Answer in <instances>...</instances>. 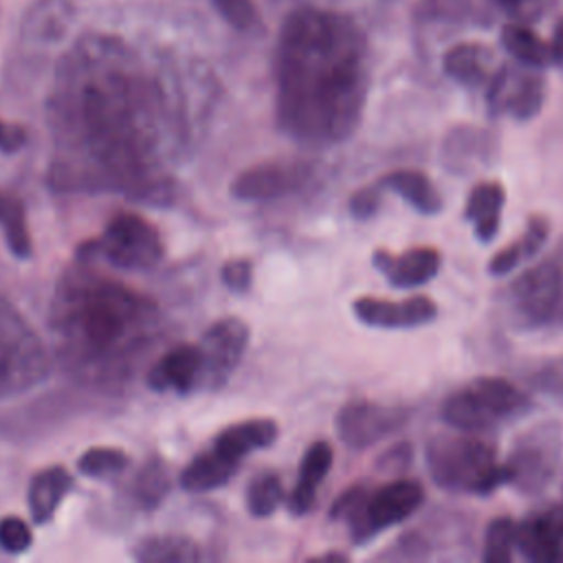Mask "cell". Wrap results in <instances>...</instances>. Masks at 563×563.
I'll return each mask as SVG.
<instances>
[{
  "label": "cell",
  "mask_w": 563,
  "mask_h": 563,
  "mask_svg": "<svg viewBox=\"0 0 563 563\" xmlns=\"http://www.w3.org/2000/svg\"><path fill=\"white\" fill-rule=\"evenodd\" d=\"M563 462V427L556 420H543L521 431L504 462L508 484L523 495H537L559 475Z\"/></svg>",
  "instance_id": "obj_8"
},
{
  "label": "cell",
  "mask_w": 563,
  "mask_h": 563,
  "mask_svg": "<svg viewBox=\"0 0 563 563\" xmlns=\"http://www.w3.org/2000/svg\"><path fill=\"white\" fill-rule=\"evenodd\" d=\"M222 284L233 292H246L253 284V264L249 260H229L220 271Z\"/></svg>",
  "instance_id": "obj_37"
},
{
  "label": "cell",
  "mask_w": 563,
  "mask_h": 563,
  "mask_svg": "<svg viewBox=\"0 0 563 563\" xmlns=\"http://www.w3.org/2000/svg\"><path fill=\"white\" fill-rule=\"evenodd\" d=\"M279 128L310 147L341 143L361 123L369 51L358 24L336 11L301 7L279 33L275 57Z\"/></svg>",
  "instance_id": "obj_2"
},
{
  "label": "cell",
  "mask_w": 563,
  "mask_h": 563,
  "mask_svg": "<svg viewBox=\"0 0 563 563\" xmlns=\"http://www.w3.org/2000/svg\"><path fill=\"white\" fill-rule=\"evenodd\" d=\"M499 40H501V46L506 48V53L528 68L539 70V68H545L548 64H552L550 44H545L532 29H528L523 24H517V22L504 24Z\"/></svg>",
  "instance_id": "obj_29"
},
{
  "label": "cell",
  "mask_w": 563,
  "mask_h": 563,
  "mask_svg": "<svg viewBox=\"0 0 563 563\" xmlns=\"http://www.w3.org/2000/svg\"><path fill=\"white\" fill-rule=\"evenodd\" d=\"M424 501L416 479H391L374 490L363 484L347 488L330 508V517L345 521L356 545L367 543L385 528L409 519Z\"/></svg>",
  "instance_id": "obj_5"
},
{
  "label": "cell",
  "mask_w": 563,
  "mask_h": 563,
  "mask_svg": "<svg viewBox=\"0 0 563 563\" xmlns=\"http://www.w3.org/2000/svg\"><path fill=\"white\" fill-rule=\"evenodd\" d=\"M312 169L299 161H266L240 172L231 183V196L238 200H273L301 189Z\"/></svg>",
  "instance_id": "obj_14"
},
{
  "label": "cell",
  "mask_w": 563,
  "mask_h": 563,
  "mask_svg": "<svg viewBox=\"0 0 563 563\" xmlns=\"http://www.w3.org/2000/svg\"><path fill=\"white\" fill-rule=\"evenodd\" d=\"M530 409V398L501 376H477L468 385L451 391L442 405V420L466 433L486 431L504 420H512Z\"/></svg>",
  "instance_id": "obj_6"
},
{
  "label": "cell",
  "mask_w": 563,
  "mask_h": 563,
  "mask_svg": "<svg viewBox=\"0 0 563 563\" xmlns=\"http://www.w3.org/2000/svg\"><path fill=\"white\" fill-rule=\"evenodd\" d=\"M499 152V141L493 130L457 123L440 143V163L455 176H473L493 165Z\"/></svg>",
  "instance_id": "obj_15"
},
{
  "label": "cell",
  "mask_w": 563,
  "mask_h": 563,
  "mask_svg": "<svg viewBox=\"0 0 563 563\" xmlns=\"http://www.w3.org/2000/svg\"><path fill=\"white\" fill-rule=\"evenodd\" d=\"M493 2L499 4V7H506V9H517V7H523V4H528L532 0H493Z\"/></svg>",
  "instance_id": "obj_42"
},
{
  "label": "cell",
  "mask_w": 563,
  "mask_h": 563,
  "mask_svg": "<svg viewBox=\"0 0 563 563\" xmlns=\"http://www.w3.org/2000/svg\"><path fill=\"white\" fill-rule=\"evenodd\" d=\"M330 466H332V446L325 440L312 442L301 457L299 477L286 499V506L292 515L299 517L312 510L317 499V488L325 479Z\"/></svg>",
  "instance_id": "obj_20"
},
{
  "label": "cell",
  "mask_w": 563,
  "mask_h": 563,
  "mask_svg": "<svg viewBox=\"0 0 563 563\" xmlns=\"http://www.w3.org/2000/svg\"><path fill=\"white\" fill-rule=\"evenodd\" d=\"M132 556L141 563H194L205 552L200 543L185 534H150L134 545Z\"/></svg>",
  "instance_id": "obj_28"
},
{
  "label": "cell",
  "mask_w": 563,
  "mask_h": 563,
  "mask_svg": "<svg viewBox=\"0 0 563 563\" xmlns=\"http://www.w3.org/2000/svg\"><path fill=\"white\" fill-rule=\"evenodd\" d=\"M550 53H552V64L563 68V18L554 26V35L550 42Z\"/></svg>",
  "instance_id": "obj_41"
},
{
  "label": "cell",
  "mask_w": 563,
  "mask_h": 563,
  "mask_svg": "<svg viewBox=\"0 0 563 563\" xmlns=\"http://www.w3.org/2000/svg\"><path fill=\"white\" fill-rule=\"evenodd\" d=\"M517 550L523 559L550 563L563 554V508L552 506L517 523Z\"/></svg>",
  "instance_id": "obj_18"
},
{
  "label": "cell",
  "mask_w": 563,
  "mask_h": 563,
  "mask_svg": "<svg viewBox=\"0 0 563 563\" xmlns=\"http://www.w3.org/2000/svg\"><path fill=\"white\" fill-rule=\"evenodd\" d=\"M33 532L22 517L9 515L0 519V550L9 554H22L31 548Z\"/></svg>",
  "instance_id": "obj_35"
},
{
  "label": "cell",
  "mask_w": 563,
  "mask_h": 563,
  "mask_svg": "<svg viewBox=\"0 0 563 563\" xmlns=\"http://www.w3.org/2000/svg\"><path fill=\"white\" fill-rule=\"evenodd\" d=\"M249 336L251 330L240 317H224L211 323L198 343L202 356L200 385L211 389L222 387L240 365L249 345Z\"/></svg>",
  "instance_id": "obj_12"
},
{
  "label": "cell",
  "mask_w": 563,
  "mask_h": 563,
  "mask_svg": "<svg viewBox=\"0 0 563 563\" xmlns=\"http://www.w3.org/2000/svg\"><path fill=\"white\" fill-rule=\"evenodd\" d=\"M26 143V130L20 123L2 121L0 119V152L2 154H15Z\"/></svg>",
  "instance_id": "obj_39"
},
{
  "label": "cell",
  "mask_w": 563,
  "mask_h": 563,
  "mask_svg": "<svg viewBox=\"0 0 563 563\" xmlns=\"http://www.w3.org/2000/svg\"><path fill=\"white\" fill-rule=\"evenodd\" d=\"M90 251L128 271H147L163 257V240L152 222L139 213L114 216Z\"/></svg>",
  "instance_id": "obj_9"
},
{
  "label": "cell",
  "mask_w": 563,
  "mask_h": 563,
  "mask_svg": "<svg viewBox=\"0 0 563 563\" xmlns=\"http://www.w3.org/2000/svg\"><path fill=\"white\" fill-rule=\"evenodd\" d=\"M440 251L433 246H413L400 255L378 249L372 255V264L394 288H416L429 284L440 273Z\"/></svg>",
  "instance_id": "obj_17"
},
{
  "label": "cell",
  "mask_w": 563,
  "mask_h": 563,
  "mask_svg": "<svg viewBox=\"0 0 563 563\" xmlns=\"http://www.w3.org/2000/svg\"><path fill=\"white\" fill-rule=\"evenodd\" d=\"M354 317L369 325L383 330L420 328L438 319V306L424 295H413L405 301H387L378 297H358L352 303Z\"/></svg>",
  "instance_id": "obj_16"
},
{
  "label": "cell",
  "mask_w": 563,
  "mask_h": 563,
  "mask_svg": "<svg viewBox=\"0 0 563 563\" xmlns=\"http://www.w3.org/2000/svg\"><path fill=\"white\" fill-rule=\"evenodd\" d=\"M0 227L4 233V242L9 251L18 260H26L33 253V242L31 233L26 227V216H24V205L18 196L0 191Z\"/></svg>",
  "instance_id": "obj_30"
},
{
  "label": "cell",
  "mask_w": 563,
  "mask_h": 563,
  "mask_svg": "<svg viewBox=\"0 0 563 563\" xmlns=\"http://www.w3.org/2000/svg\"><path fill=\"white\" fill-rule=\"evenodd\" d=\"M411 418L402 405H383L372 400H352L334 418L339 440L350 449H369L380 440L398 433Z\"/></svg>",
  "instance_id": "obj_11"
},
{
  "label": "cell",
  "mask_w": 563,
  "mask_h": 563,
  "mask_svg": "<svg viewBox=\"0 0 563 563\" xmlns=\"http://www.w3.org/2000/svg\"><path fill=\"white\" fill-rule=\"evenodd\" d=\"M380 207V187H363L350 198V213L356 220H369Z\"/></svg>",
  "instance_id": "obj_38"
},
{
  "label": "cell",
  "mask_w": 563,
  "mask_h": 563,
  "mask_svg": "<svg viewBox=\"0 0 563 563\" xmlns=\"http://www.w3.org/2000/svg\"><path fill=\"white\" fill-rule=\"evenodd\" d=\"M504 205L506 189L497 180H482L471 189L464 205V218L473 224L479 242H493L497 238Z\"/></svg>",
  "instance_id": "obj_23"
},
{
  "label": "cell",
  "mask_w": 563,
  "mask_h": 563,
  "mask_svg": "<svg viewBox=\"0 0 563 563\" xmlns=\"http://www.w3.org/2000/svg\"><path fill=\"white\" fill-rule=\"evenodd\" d=\"M442 70L464 88L488 86L493 77V51L477 42H462L442 55Z\"/></svg>",
  "instance_id": "obj_21"
},
{
  "label": "cell",
  "mask_w": 563,
  "mask_h": 563,
  "mask_svg": "<svg viewBox=\"0 0 563 563\" xmlns=\"http://www.w3.org/2000/svg\"><path fill=\"white\" fill-rule=\"evenodd\" d=\"M218 13L235 29H251L257 24V11L251 0H213Z\"/></svg>",
  "instance_id": "obj_36"
},
{
  "label": "cell",
  "mask_w": 563,
  "mask_h": 563,
  "mask_svg": "<svg viewBox=\"0 0 563 563\" xmlns=\"http://www.w3.org/2000/svg\"><path fill=\"white\" fill-rule=\"evenodd\" d=\"M167 490H169V477H167L165 464L161 460H147L134 477V484H132L134 499L145 508H154L156 504H161Z\"/></svg>",
  "instance_id": "obj_32"
},
{
  "label": "cell",
  "mask_w": 563,
  "mask_h": 563,
  "mask_svg": "<svg viewBox=\"0 0 563 563\" xmlns=\"http://www.w3.org/2000/svg\"><path fill=\"white\" fill-rule=\"evenodd\" d=\"M512 308L528 328L563 323V264L543 260L515 277L510 286Z\"/></svg>",
  "instance_id": "obj_10"
},
{
  "label": "cell",
  "mask_w": 563,
  "mask_h": 563,
  "mask_svg": "<svg viewBox=\"0 0 563 563\" xmlns=\"http://www.w3.org/2000/svg\"><path fill=\"white\" fill-rule=\"evenodd\" d=\"M161 314L139 290L92 271H68L51 303V336L77 378L114 387L130 378L156 341Z\"/></svg>",
  "instance_id": "obj_3"
},
{
  "label": "cell",
  "mask_w": 563,
  "mask_h": 563,
  "mask_svg": "<svg viewBox=\"0 0 563 563\" xmlns=\"http://www.w3.org/2000/svg\"><path fill=\"white\" fill-rule=\"evenodd\" d=\"M48 374V356L31 325L0 299V398L37 385Z\"/></svg>",
  "instance_id": "obj_7"
},
{
  "label": "cell",
  "mask_w": 563,
  "mask_h": 563,
  "mask_svg": "<svg viewBox=\"0 0 563 563\" xmlns=\"http://www.w3.org/2000/svg\"><path fill=\"white\" fill-rule=\"evenodd\" d=\"M202 378V356L198 345L180 343L169 347L147 372V385L154 391L187 394Z\"/></svg>",
  "instance_id": "obj_19"
},
{
  "label": "cell",
  "mask_w": 563,
  "mask_h": 563,
  "mask_svg": "<svg viewBox=\"0 0 563 563\" xmlns=\"http://www.w3.org/2000/svg\"><path fill=\"white\" fill-rule=\"evenodd\" d=\"M545 101V81L539 73L501 66L493 73L486 90L490 114L512 117L517 121L534 119Z\"/></svg>",
  "instance_id": "obj_13"
},
{
  "label": "cell",
  "mask_w": 563,
  "mask_h": 563,
  "mask_svg": "<svg viewBox=\"0 0 563 563\" xmlns=\"http://www.w3.org/2000/svg\"><path fill=\"white\" fill-rule=\"evenodd\" d=\"M541 385H543V389H550V391L563 396V365L543 369V374H541Z\"/></svg>",
  "instance_id": "obj_40"
},
{
  "label": "cell",
  "mask_w": 563,
  "mask_h": 563,
  "mask_svg": "<svg viewBox=\"0 0 563 563\" xmlns=\"http://www.w3.org/2000/svg\"><path fill=\"white\" fill-rule=\"evenodd\" d=\"M277 440V424L275 420L268 418H255V420H244V422H235L229 424L227 429H222L216 440H213V449H218L220 453H224L227 457L242 462L249 453L257 451V449H266Z\"/></svg>",
  "instance_id": "obj_24"
},
{
  "label": "cell",
  "mask_w": 563,
  "mask_h": 563,
  "mask_svg": "<svg viewBox=\"0 0 563 563\" xmlns=\"http://www.w3.org/2000/svg\"><path fill=\"white\" fill-rule=\"evenodd\" d=\"M70 488H73V475L64 466L55 464L37 471L31 477L29 490H26L31 519L35 523H48L55 517L59 504L70 493Z\"/></svg>",
  "instance_id": "obj_22"
},
{
  "label": "cell",
  "mask_w": 563,
  "mask_h": 563,
  "mask_svg": "<svg viewBox=\"0 0 563 563\" xmlns=\"http://www.w3.org/2000/svg\"><path fill=\"white\" fill-rule=\"evenodd\" d=\"M550 235V222L543 216H532L526 222V231L510 244H506L504 249H499L490 262H488V273L495 277H504L510 271H515L521 262L534 257L541 246L545 244Z\"/></svg>",
  "instance_id": "obj_26"
},
{
  "label": "cell",
  "mask_w": 563,
  "mask_h": 563,
  "mask_svg": "<svg viewBox=\"0 0 563 563\" xmlns=\"http://www.w3.org/2000/svg\"><path fill=\"white\" fill-rule=\"evenodd\" d=\"M284 499H286L284 484L279 475L273 471H264L255 475L246 486V508L253 517L273 515Z\"/></svg>",
  "instance_id": "obj_31"
},
{
  "label": "cell",
  "mask_w": 563,
  "mask_h": 563,
  "mask_svg": "<svg viewBox=\"0 0 563 563\" xmlns=\"http://www.w3.org/2000/svg\"><path fill=\"white\" fill-rule=\"evenodd\" d=\"M130 455L117 446H92L77 460V471L86 477H110L128 468Z\"/></svg>",
  "instance_id": "obj_33"
},
{
  "label": "cell",
  "mask_w": 563,
  "mask_h": 563,
  "mask_svg": "<svg viewBox=\"0 0 563 563\" xmlns=\"http://www.w3.org/2000/svg\"><path fill=\"white\" fill-rule=\"evenodd\" d=\"M517 548V523L510 517H497L488 523L484 534V554L486 563H506L512 559Z\"/></svg>",
  "instance_id": "obj_34"
},
{
  "label": "cell",
  "mask_w": 563,
  "mask_h": 563,
  "mask_svg": "<svg viewBox=\"0 0 563 563\" xmlns=\"http://www.w3.org/2000/svg\"><path fill=\"white\" fill-rule=\"evenodd\" d=\"M380 187L396 191L402 200H407L418 213L435 216L442 211V196L427 174L418 169H396L380 178Z\"/></svg>",
  "instance_id": "obj_27"
},
{
  "label": "cell",
  "mask_w": 563,
  "mask_h": 563,
  "mask_svg": "<svg viewBox=\"0 0 563 563\" xmlns=\"http://www.w3.org/2000/svg\"><path fill=\"white\" fill-rule=\"evenodd\" d=\"M427 471L449 493L488 495L508 484L506 464L497 462L490 442L475 433H438L424 446Z\"/></svg>",
  "instance_id": "obj_4"
},
{
  "label": "cell",
  "mask_w": 563,
  "mask_h": 563,
  "mask_svg": "<svg viewBox=\"0 0 563 563\" xmlns=\"http://www.w3.org/2000/svg\"><path fill=\"white\" fill-rule=\"evenodd\" d=\"M59 189L125 191L167 202L165 161L180 139L165 84L123 40L86 35L57 66L48 99Z\"/></svg>",
  "instance_id": "obj_1"
},
{
  "label": "cell",
  "mask_w": 563,
  "mask_h": 563,
  "mask_svg": "<svg viewBox=\"0 0 563 563\" xmlns=\"http://www.w3.org/2000/svg\"><path fill=\"white\" fill-rule=\"evenodd\" d=\"M238 468L240 462L209 446L185 466V471L180 473V486L189 493H209L213 488L224 486Z\"/></svg>",
  "instance_id": "obj_25"
}]
</instances>
